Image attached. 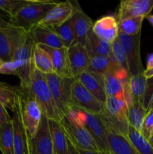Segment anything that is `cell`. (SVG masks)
Masks as SVG:
<instances>
[{
	"mask_svg": "<svg viewBox=\"0 0 153 154\" xmlns=\"http://www.w3.org/2000/svg\"><path fill=\"white\" fill-rule=\"evenodd\" d=\"M4 64V62L2 61V60H0V68L2 67V65Z\"/></svg>",
	"mask_w": 153,
	"mask_h": 154,
	"instance_id": "681fc988",
	"label": "cell"
},
{
	"mask_svg": "<svg viewBox=\"0 0 153 154\" xmlns=\"http://www.w3.org/2000/svg\"><path fill=\"white\" fill-rule=\"evenodd\" d=\"M92 30L98 38L109 44H112L118 38L119 32L118 22L112 15H106L94 21Z\"/></svg>",
	"mask_w": 153,
	"mask_h": 154,
	"instance_id": "e0dca14e",
	"label": "cell"
},
{
	"mask_svg": "<svg viewBox=\"0 0 153 154\" xmlns=\"http://www.w3.org/2000/svg\"><path fill=\"white\" fill-rule=\"evenodd\" d=\"M20 89L0 82V104L14 111L16 108Z\"/></svg>",
	"mask_w": 153,
	"mask_h": 154,
	"instance_id": "83f0119b",
	"label": "cell"
},
{
	"mask_svg": "<svg viewBox=\"0 0 153 154\" xmlns=\"http://www.w3.org/2000/svg\"><path fill=\"white\" fill-rule=\"evenodd\" d=\"M57 3L52 0H32L11 17V24L28 31L32 26L40 23Z\"/></svg>",
	"mask_w": 153,
	"mask_h": 154,
	"instance_id": "277c9868",
	"label": "cell"
},
{
	"mask_svg": "<svg viewBox=\"0 0 153 154\" xmlns=\"http://www.w3.org/2000/svg\"><path fill=\"white\" fill-rule=\"evenodd\" d=\"M116 66H119L114 60L112 54L110 57L93 56V57H90L89 67L88 70L92 71L102 77L105 73Z\"/></svg>",
	"mask_w": 153,
	"mask_h": 154,
	"instance_id": "f1b7e54d",
	"label": "cell"
},
{
	"mask_svg": "<svg viewBox=\"0 0 153 154\" xmlns=\"http://www.w3.org/2000/svg\"><path fill=\"white\" fill-rule=\"evenodd\" d=\"M144 75L147 79H151L153 78V68L152 69H149V70H146L144 71Z\"/></svg>",
	"mask_w": 153,
	"mask_h": 154,
	"instance_id": "ee69618b",
	"label": "cell"
},
{
	"mask_svg": "<svg viewBox=\"0 0 153 154\" xmlns=\"http://www.w3.org/2000/svg\"></svg>",
	"mask_w": 153,
	"mask_h": 154,
	"instance_id": "816d5d0a",
	"label": "cell"
},
{
	"mask_svg": "<svg viewBox=\"0 0 153 154\" xmlns=\"http://www.w3.org/2000/svg\"><path fill=\"white\" fill-rule=\"evenodd\" d=\"M28 36L34 45H44L53 48H64L60 38L52 29L39 24L34 26L28 31Z\"/></svg>",
	"mask_w": 153,
	"mask_h": 154,
	"instance_id": "ffe728a7",
	"label": "cell"
},
{
	"mask_svg": "<svg viewBox=\"0 0 153 154\" xmlns=\"http://www.w3.org/2000/svg\"><path fill=\"white\" fill-rule=\"evenodd\" d=\"M153 8V0H122L116 15L117 22L127 18L145 17Z\"/></svg>",
	"mask_w": 153,
	"mask_h": 154,
	"instance_id": "9a60e30c",
	"label": "cell"
},
{
	"mask_svg": "<svg viewBox=\"0 0 153 154\" xmlns=\"http://www.w3.org/2000/svg\"><path fill=\"white\" fill-rule=\"evenodd\" d=\"M98 115L106 125L109 133L128 136L129 122L128 105L124 99L107 97L104 103V108Z\"/></svg>",
	"mask_w": 153,
	"mask_h": 154,
	"instance_id": "6da1fadb",
	"label": "cell"
},
{
	"mask_svg": "<svg viewBox=\"0 0 153 154\" xmlns=\"http://www.w3.org/2000/svg\"><path fill=\"white\" fill-rule=\"evenodd\" d=\"M148 82V79L145 77L144 72L130 76L129 78V90L132 99L142 102L146 108V111L148 105L147 94L149 88Z\"/></svg>",
	"mask_w": 153,
	"mask_h": 154,
	"instance_id": "603a6c76",
	"label": "cell"
},
{
	"mask_svg": "<svg viewBox=\"0 0 153 154\" xmlns=\"http://www.w3.org/2000/svg\"><path fill=\"white\" fill-rule=\"evenodd\" d=\"M50 29L56 33L57 35L60 38L62 43L64 44V46L65 48H68L74 42L75 36L74 33L71 18L59 26L54 27Z\"/></svg>",
	"mask_w": 153,
	"mask_h": 154,
	"instance_id": "836d02e7",
	"label": "cell"
},
{
	"mask_svg": "<svg viewBox=\"0 0 153 154\" xmlns=\"http://www.w3.org/2000/svg\"><path fill=\"white\" fill-rule=\"evenodd\" d=\"M71 20L75 36L74 44L78 43L85 46L88 33L92 27L94 21L92 20L85 12H83L80 5L76 8Z\"/></svg>",
	"mask_w": 153,
	"mask_h": 154,
	"instance_id": "7402d4cb",
	"label": "cell"
},
{
	"mask_svg": "<svg viewBox=\"0 0 153 154\" xmlns=\"http://www.w3.org/2000/svg\"><path fill=\"white\" fill-rule=\"evenodd\" d=\"M127 137L139 154H153V145L149 140L130 125Z\"/></svg>",
	"mask_w": 153,
	"mask_h": 154,
	"instance_id": "f546056e",
	"label": "cell"
},
{
	"mask_svg": "<svg viewBox=\"0 0 153 154\" xmlns=\"http://www.w3.org/2000/svg\"><path fill=\"white\" fill-rule=\"evenodd\" d=\"M70 112L88 130L97 144L99 150L110 151L107 139L109 131L100 116L77 109H73Z\"/></svg>",
	"mask_w": 153,
	"mask_h": 154,
	"instance_id": "ba28073f",
	"label": "cell"
},
{
	"mask_svg": "<svg viewBox=\"0 0 153 154\" xmlns=\"http://www.w3.org/2000/svg\"><path fill=\"white\" fill-rule=\"evenodd\" d=\"M70 99L74 109L100 114L104 108V104L98 100L76 79L71 86Z\"/></svg>",
	"mask_w": 153,
	"mask_h": 154,
	"instance_id": "8fae6325",
	"label": "cell"
},
{
	"mask_svg": "<svg viewBox=\"0 0 153 154\" xmlns=\"http://www.w3.org/2000/svg\"><path fill=\"white\" fill-rule=\"evenodd\" d=\"M130 75L120 66H116L102 76L106 97L124 99V88L128 84Z\"/></svg>",
	"mask_w": 153,
	"mask_h": 154,
	"instance_id": "7c38bea8",
	"label": "cell"
},
{
	"mask_svg": "<svg viewBox=\"0 0 153 154\" xmlns=\"http://www.w3.org/2000/svg\"><path fill=\"white\" fill-rule=\"evenodd\" d=\"M153 68V54H150L147 59V65L146 70H149Z\"/></svg>",
	"mask_w": 153,
	"mask_h": 154,
	"instance_id": "7bdbcfd3",
	"label": "cell"
},
{
	"mask_svg": "<svg viewBox=\"0 0 153 154\" xmlns=\"http://www.w3.org/2000/svg\"><path fill=\"white\" fill-rule=\"evenodd\" d=\"M108 147L112 154H139L128 137L109 133Z\"/></svg>",
	"mask_w": 153,
	"mask_h": 154,
	"instance_id": "4316f807",
	"label": "cell"
},
{
	"mask_svg": "<svg viewBox=\"0 0 153 154\" xmlns=\"http://www.w3.org/2000/svg\"><path fill=\"white\" fill-rule=\"evenodd\" d=\"M111 54L113 57L114 60L117 64L125 72H128V60L126 57L125 53L123 50L122 46L117 38L115 42L111 44Z\"/></svg>",
	"mask_w": 153,
	"mask_h": 154,
	"instance_id": "d590c367",
	"label": "cell"
},
{
	"mask_svg": "<svg viewBox=\"0 0 153 154\" xmlns=\"http://www.w3.org/2000/svg\"><path fill=\"white\" fill-rule=\"evenodd\" d=\"M54 154H68V138L59 122L48 120Z\"/></svg>",
	"mask_w": 153,
	"mask_h": 154,
	"instance_id": "cb8c5ba5",
	"label": "cell"
},
{
	"mask_svg": "<svg viewBox=\"0 0 153 154\" xmlns=\"http://www.w3.org/2000/svg\"><path fill=\"white\" fill-rule=\"evenodd\" d=\"M20 105L21 118L27 137L34 138L40 126L43 111L28 90L22 91L20 90Z\"/></svg>",
	"mask_w": 153,
	"mask_h": 154,
	"instance_id": "52a82bcc",
	"label": "cell"
},
{
	"mask_svg": "<svg viewBox=\"0 0 153 154\" xmlns=\"http://www.w3.org/2000/svg\"><path fill=\"white\" fill-rule=\"evenodd\" d=\"M0 151L2 154H14L11 121L0 128Z\"/></svg>",
	"mask_w": 153,
	"mask_h": 154,
	"instance_id": "1f68e13d",
	"label": "cell"
},
{
	"mask_svg": "<svg viewBox=\"0 0 153 154\" xmlns=\"http://www.w3.org/2000/svg\"><path fill=\"white\" fill-rule=\"evenodd\" d=\"M0 74L2 75H17V67L16 63L14 61L4 63L1 68H0Z\"/></svg>",
	"mask_w": 153,
	"mask_h": 154,
	"instance_id": "74e56055",
	"label": "cell"
},
{
	"mask_svg": "<svg viewBox=\"0 0 153 154\" xmlns=\"http://www.w3.org/2000/svg\"><path fill=\"white\" fill-rule=\"evenodd\" d=\"M69 67L74 78H76L89 67L90 57L85 46L74 43L68 48Z\"/></svg>",
	"mask_w": 153,
	"mask_h": 154,
	"instance_id": "2e32d148",
	"label": "cell"
},
{
	"mask_svg": "<svg viewBox=\"0 0 153 154\" xmlns=\"http://www.w3.org/2000/svg\"><path fill=\"white\" fill-rule=\"evenodd\" d=\"M152 109H153V92H152V94L151 98H150L149 102H148V108H147V112Z\"/></svg>",
	"mask_w": 153,
	"mask_h": 154,
	"instance_id": "f6af8a7d",
	"label": "cell"
},
{
	"mask_svg": "<svg viewBox=\"0 0 153 154\" xmlns=\"http://www.w3.org/2000/svg\"><path fill=\"white\" fill-rule=\"evenodd\" d=\"M28 90L38 102L48 120L60 123L62 117L50 90L46 75L35 69Z\"/></svg>",
	"mask_w": 153,
	"mask_h": 154,
	"instance_id": "7a4b0ae2",
	"label": "cell"
},
{
	"mask_svg": "<svg viewBox=\"0 0 153 154\" xmlns=\"http://www.w3.org/2000/svg\"><path fill=\"white\" fill-rule=\"evenodd\" d=\"M85 48L89 57H93V56L110 57L111 55V44L98 38L93 33L92 28L87 35Z\"/></svg>",
	"mask_w": 153,
	"mask_h": 154,
	"instance_id": "d4e9b609",
	"label": "cell"
},
{
	"mask_svg": "<svg viewBox=\"0 0 153 154\" xmlns=\"http://www.w3.org/2000/svg\"><path fill=\"white\" fill-rule=\"evenodd\" d=\"M45 75L54 102L62 118L63 116L74 109L70 99V90L75 78H62L55 73Z\"/></svg>",
	"mask_w": 153,
	"mask_h": 154,
	"instance_id": "8992f818",
	"label": "cell"
},
{
	"mask_svg": "<svg viewBox=\"0 0 153 154\" xmlns=\"http://www.w3.org/2000/svg\"><path fill=\"white\" fill-rule=\"evenodd\" d=\"M32 2V0H0V11L14 17L22 8Z\"/></svg>",
	"mask_w": 153,
	"mask_h": 154,
	"instance_id": "e575fe53",
	"label": "cell"
},
{
	"mask_svg": "<svg viewBox=\"0 0 153 154\" xmlns=\"http://www.w3.org/2000/svg\"><path fill=\"white\" fill-rule=\"evenodd\" d=\"M118 39L125 53L130 76L144 72L140 57L141 32L135 35H126L118 32Z\"/></svg>",
	"mask_w": 153,
	"mask_h": 154,
	"instance_id": "30bf717a",
	"label": "cell"
},
{
	"mask_svg": "<svg viewBox=\"0 0 153 154\" xmlns=\"http://www.w3.org/2000/svg\"><path fill=\"white\" fill-rule=\"evenodd\" d=\"M11 118L12 128H13V138L14 154H26L27 149V135L22 124L20 105V96L16 108L13 111Z\"/></svg>",
	"mask_w": 153,
	"mask_h": 154,
	"instance_id": "44dd1931",
	"label": "cell"
},
{
	"mask_svg": "<svg viewBox=\"0 0 153 154\" xmlns=\"http://www.w3.org/2000/svg\"><path fill=\"white\" fill-rule=\"evenodd\" d=\"M28 37V31L20 27L11 25L0 28V60L4 63L11 61L16 50Z\"/></svg>",
	"mask_w": 153,
	"mask_h": 154,
	"instance_id": "9c48e42d",
	"label": "cell"
},
{
	"mask_svg": "<svg viewBox=\"0 0 153 154\" xmlns=\"http://www.w3.org/2000/svg\"><path fill=\"white\" fill-rule=\"evenodd\" d=\"M68 154H80L77 149L68 140Z\"/></svg>",
	"mask_w": 153,
	"mask_h": 154,
	"instance_id": "60d3db41",
	"label": "cell"
},
{
	"mask_svg": "<svg viewBox=\"0 0 153 154\" xmlns=\"http://www.w3.org/2000/svg\"><path fill=\"white\" fill-rule=\"evenodd\" d=\"M152 136H153V126L151 129V132H150V138H151Z\"/></svg>",
	"mask_w": 153,
	"mask_h": 154,
	"instance_id": "7dc6e473",
	"label": "cell"
},
{
	"mask_svg": "<svg viewBox=\"0 0 153 154\" xmlns=\"http://www.w3.org/2000/svg\"><path fill=\"white\" fill-rule=\"evenodd\" d=\"M11 25V17L0 11V28H5Z\"/></svg>",
	"mask_w": 153,
	"mask_h": 154,
	"instance_id": "ab89813d",
	"label": "cell"
},
{
	"mask_svg": "<svg viewBox=\"0 0 153 154\" xmlns=\"http://www.w3.org/2000/svg\"><path fill=\"white\" fill-rule=\"evenodd\" d=\"M34 64L36 70L44 75L53 73L50 57L46 51L37 45L34 48Z\"/></svg>",
	"mask_w": 153,
	"mask_h": 154,
	"instance_id": "4dcf8cb0",
	"label": "cell"
},
{
	"mask_svg": "<svg viewBox=\"0 0 153 154\" xmlns=\"http://www.w3.org/2000/svg\"><path fill=\"white\" fill-rule=\"evenodd\" d=\"M146 18L147 20H148V22L150 23V24H151V25L153 26V15L152 14H148V16L146 17Z\"/></svg>",
	"mask_w": 153,
	"mask_h": 154,
	"instance_id": "bcb514c9",
	"label": "cell"
},
{
	"mask_svg": "<svg viewBox=\"0 0 153 154\" xmlns=\"http://www.w3.org/2000/svg\"><path fill=\"white\" fill-rule=\"evenodd\" d=\"M38 46L46 51L50 57L53 67V73L62 78H74L69 67L67 48L64 47L61 48H53L44 45Z\"/></svg>",
	"mask_w": 153,
	"mask_h": 154,
	"instance_id": "ac0fdd59",
	"label": "cell"
},
{
	"mask_svg": "<svg viewBox=\"0 0 153 154\" xmlns=\"http://www.w3.org/2000/svg\"><path fill=\"white\" fill-rule=\"evenodd\" d=\"M26 154H28V153H27V150H26Z\"/></svg>",
	"mask_w": 153,
	"mask_h": 154,
	"instance_id": "f907efd6",
	"label": "cell"
},
{
	"mask_svg": "<svg viewBox=\"0 0 153 154\" xmlns=\"http://www.w3.org/2000/svg\"><path fill=\"white\" fill-rule=\"evenodd\" d=\"M144 19L145 17H138L123 20L118 23V32L126 35H135L141 32V27Z\"/></svg>",
	"mask_w": 153,
	"mask_h": 154,
	"instance_id": "d6a6232c",
	"label": "cell"
},
{
	"mask_svg": "<svg viewBox=\"0 0 153 154\" xmlns=\"http://www.w3.org/2000/svg\"><path fill=\"white\" fill-rule=\"evenodd\" d=\"M153 126V109L150 110L147 112L144 119L143 125H142V129L141 131V133L143 136H145L147 139L149 140L150 138V132L151 129Z\"/></svg>",
	"mask_w": 153,
	"mask_h": 154,
	"instance_id": "8d00e7d4",
	"label": "cell"
},
{
	"mask_svg": "<svg viewBox=\"0 0 153 154\" xmlns=\"http://www.w3.org/2000/svg\"><path fill=\"white\" fill-rule=\"evenodd\" d=\"M10 121H11V118L9 116L6 108L0 104V128L5 125L6 123H10Z\"/></svg>",
	"mask_w": 153,
	"mask_h": 154,
	"instance_id": "f35d334b",
	"label": "cell"
},
{
	"mask_svg": "<svg viewBox=\"0 0 153 154\" xmlns=\"http://www.w3.org/2000/svg\"><path fill=\"white\" fill-rule=\"evenodd\" d=\"M149 141H150V142L152 143V145H153V136H152L151 138H149Z\"/></svg>",
	"mask_w": 153,
	"mask_h": 154,
	"instance_id": "c3c4849f",
	"label": "cell"
},
{
	"mask_svg": "<svg viewBox=\"0 0 153 154\" xmlns=\"http://www.w3.org/2000/svg\"><path fill=\"white\" fill-rule=\"evenodd\" d=\"M78 151L80 154H112V153L110 151H90V150H78Z\"/></svg>",
	"mask_w": 153,
	"mask_h": 154,
	"instance_id": "b9f144b4",
	"label": "cell"
},
{
	"mask_svg": "<svg viewBox=\"0 0 153 154\" xmlns=\"http://www.w3.org/2000/svg\"><path fill=\"white\" fill-rule=\"evenodd\" d=\"M26 149L28 154H54L48 119L44 114L42 115L40 126L34 138L27 137Z\"/></svg>",
	"mask_w": 153,
	"mask_h": 154,
	"instance_id": "4fadbf2b",
	"label": "cell"
},
{
	"mask_svg": "<svg viewBox=\"0 0 153 154\" xmlns=\"http://www.w3.org/2000/svg\"><path fill=\"white\" fill-rule=\"evenodd\" d=\"M146 114V108L140 101L132 99L131 102L128 105V119L129 125L138 132H141L142 131L144 119Z\"/></svg>",
	"mask_w": 153,
	"mask_h": 154,
	"instance_id": "484cf974",
	"label": "cell"
},
{
	"mask_svg": "<svg viewBox=\"0 0 153 154\" xmlns=\"http://www.w3.org/2000/svg\"><path fill=\"white\" fill-rule=\"evenodd\" d=\"M78 6L77 2L67 0L58 2L40 21L39 25L49 29L59 26L72 17Z\"/></svg>",
	"mask_w": 153,
	"mask_h": 154,
	"instance_id": "5bb4252c",
	"label": "cell"
},
{
	"mask_svg": "<svg viewBox=\"0 0 153 154\" xmlns=\"http://www.w3.org/2000/svg\"><path fill=\"white\" fill-rule=\"evenodd\" d=\"M60 124L68 140L78 150L100 151L97 144L85 126L71 112L63 116Z\"/></svg>",
	"mask_w": 153,
	"mask_h": 154,
	"instance_id": "3957f363",
	"label": "cell"
},
{
	"mask_svg": "<svg viewBox=\"0 0 153 154\" xmlns=\"http://www.w3.org/2000/svg\"><path fill=\"white\" fill-rule=\"evenodd\" d=\"M75 79L77 80L98 100L103 104L105 103L107 97L104 88L101 76L92 71L86 70L78 75Z\"/></svg>",
	"mask_w": 153,
	"mask_h": 154,
	"instance_id": "d6986e66",
	"label": "cell"
},
{
	"mask_svg": "<svg viewBox=\"0 0 153 154\" xmlns=\"http://www.w3.org/2000/svg\"><path fill=\"white\" fill-rule=\"evenodd\" d=\"M34 43L28 36L24 44L21 45L14 54L12 61L17 67V75L20 78V88L22 91L28 90L35 68L34 64Z\"/></svg>",
	"mask_w": 153,
	"mask_h": 154,
	"instance_id": "5b68a950",
	"label": "cell"
}]
</instances>
